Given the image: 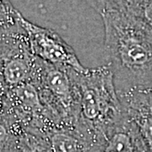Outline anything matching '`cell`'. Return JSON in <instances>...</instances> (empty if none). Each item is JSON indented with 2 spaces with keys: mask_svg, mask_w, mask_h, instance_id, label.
I'll use <instances>...</instances> for the list:
<instances>
[{
  "mask_svg": "<svg viewBox=\"0 0 152 152\" xmlns=\"http://www.w3.org/2000/svg\"><path fill=\"white\" fill-rule=\"evenodd\" d=\"M102 152H148L141 136L129 117L124 119L110 134Z\"/></svg>",
  "mask_w": 152,
  "mask_h": 152,
  "instance_id": "cell-8",
  "label": "cell"
},
{
  "mask_svg": "<svg viewBox=\"0 0 152 152\" xmlns=\"http://www.w3.org/2000/svg\"><path fill=\"white\" fill-rule=\"evenodd\" d=\"M74 71L37 58L32 83L37 86L44 103L64 124L74 125L75 122L77 91Z\"/></svg>",
  "mask_w": 152,
  "mask_h": 152,
  "instance_id": "cell-3",
  "label": "cell"
},
{
  "mask_svg": "<svg viewBox=\"0 0 152 152\" xmlns=\"http://www.w3.org/2000/svg\"><path fill=\"white\" fill-rule=\"evenodd\" d=\"M77 106L74 125L95 141L105 145L125 116L109 64L74 71Z\"/></svg>",
  "mask_w": 152,
  "mask_h": 152,
  "instance_id": "cell-2",
  "label": "cell"
},
{
  "mask_svg": "<svg viewBox=\"0 0 152 152\" xmlns=\"http://www.w3.org/2000/svg\"><path fill=\"white\" fill-rule=\"evenodd\" d=\"M105 53L117 91L152 85V30L129 13L102 15Z\"/></svg>",
  "mask_w": 152,
  "mask_h": 152,
  "instance_id": "cell-1",
  "label": "cell"
},
{
  "mask_svg": "<svg viewBox=\"0 0 152 152\" xmlns=\"http://www.w3.org/2000/svg\"><path fill=\"white\" fill-rule=\"evenodd\" d=\"M20 151L51 152V150L45 137L24 132L20 139Z\"/></svg>",
  "mask_w": 152,
  "mask_h": 152,
  "instance_id": "cell-12",
  "label": "cell"
},
{
  "mask_svg": "<svg viewBox=\"0 0 152 152\" xmlns=\"http://www.w3.org/2000/svg\"><path fill=\"white\" fill-rule=\"evenodd\" d=\"M36 64L37 57L30 49L28 39L6 55L0 64V74L7 90L32 82Z\"/></svg>",
  "mask_w": 152,
  "mask_h": 152,
  "instance_id": "cell-6",
  "label": "cell"
},
{
  "mask_svg": "<svg viewBox=\"0 0 152 152\" xmlns=\"http://www.w3.org/2000/svg\"><path fill=\"white\" fill-rule=\"evenodd\" d=\"M21 16L10 0H0V27L15 26L20 23Z\"/></svg>",
  "mask_w": 152,
  "mask_h": 152,
  "instance_id": "cell-14",
  "label": "cell"
},
{
  "mask_svg": "<svg viewBox=\"0 0 152 152\" xmlns=\"http://www.w3.org/2000/svg\"><path fill=\"white\" fill-rule=\"evenodd\" d=\"M2 111H3V104L0 105V113H2Z\"/></svg>",
  "mask_w": 152,
  "mask_h": 152,
  "instance_id": "cell-15",
  "label": "cell"
},
{
  "mask_svg": "<svg viewBox=\"0 0 152 152\" xmlns=\"http://www.w3.org/2000/svg\"><path fill=\"white\" fill-rule=\"evenodd\" d=\"M102 16L109 13H129L133 0H85Z\"/></svg>",
  "mask_w": 152,
  "mask_h": 152,
  "instance_id": "cell-11",
  "label": "cell"
},
{
  "mask_svg": "<svg viewBox=\"0 0 152 152\" xmlns=\"http://www.w3.org/2000/svg\"><path fill=\"white\" fill-rule=\"evenodd\" d=\"M24 132L16 118L3 107L0 113V152H21L20 139Z\"/></svg>",
  "mask_w": 152,
  "mask_h": 152,
  "instance_id": "cell-9",
  "label": "cell"
},
{
  "mask_svg": "<svg viewBox=\"0 0 152 152\" xmlns=\"http://www.w3.org/2000/svg\"><path fill=\"white\" fill-rule=\"evenodd\" d=\"M45 138L51 152H102L104 147L71 124L56 126Z\"/></svg>",
  "mask_w": 152,
  "mask_h": 152,
  "instance_id": "cell-7",
  "label": "cell"
},
{
  "mask_svg": "<svg viewBox=\"0 0 152 152\" xmlns=\"http://www.w3.org/2000/svg\"><path fill=\"white\" fill-rule=\"evenodd\" d=\"M129 13L152 30V0H133Z\"/></svg>",
  "mask_w": 152,
  "mask_h": 152,
  "instance_id": "cell-13",
  "label": "cell"
},
{
  "mask_svg": "<svg viewBox=\"0 0 152 152\" xmlns=\"http://www.w3.org/2000/svg\"><path fill=\"white\" fill-rule=\"evenodd\" d=\"M26 40L27 35L20 20L15 26L0 27V64L6 55Z\"/></svg>",
  "mask_w": 152,
  "mask_h": 152,
  "instance_id": "cell-10",
  "label": "cell"
},
{
  "mask_svg": "<svg viewBox=\"0 0 152 152\" xmlns=\"http://www.w3.org/2000/svg\"><path fill=\"white\" fill-rule=\"evenodd\" d=\"M20 23L35 57L48 64L69 68L78 73L87 70V68L80 64L73 48L54 31L33 24L23 16Z\"/></svg>",
  "mask_w": 152,
  "mask_h": 152,
  "instance_id": "cell-4",
  "label": "cell"
},
{
  "mask_svg": "<svg viewBox=\"0 0 152 152\" xmlns=\"http://www.w3.org/2000/svg\"><path fill=\"white\" fill-rule=\"evenodd\" d=\"M126 115L152 152V85L117 91Z\"/></svg>",
  "mask_w": 152,
  "mask_h": 152,
  "instance_id": "cell-5",
  "label": "cell"
}]
</instances>
